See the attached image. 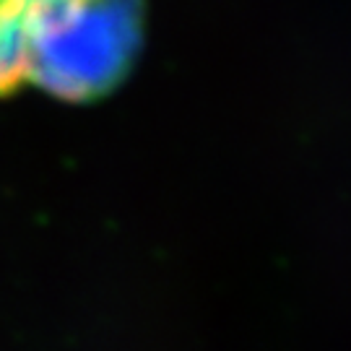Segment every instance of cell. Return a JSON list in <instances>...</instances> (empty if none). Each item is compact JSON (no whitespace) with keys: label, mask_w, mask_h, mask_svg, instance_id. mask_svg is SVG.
Listing matches in <instances>:
<instances>
[{"label":"cell","mask_w":351,"mask_h":351,"mask_svg":"<svg viewBox=\"0 0 351 351\" xmlns=\"http://www.w3.org/2000/svg\"><path fill=\"white\" fill-rule=\"evenodd\" d=\"M29 81L26 21L0 26V97H11Z\"/></svg>","instance_id":"7a4b0ae2"},{"label":"cell","mask_w":351,"mask_h":351,"mask_svg":"<svg viewBox=\"0 0 351 351\" xmlns=\"http://www.w3.org/2000/svg\"><path fill=\"white\" fill-rule=\"evenodd\" d=\"M29 81L73 104L125 81L143 45V0H34L26 13Z\"/></svg>","instance_id":"6da1fadb"}]
</instances>
